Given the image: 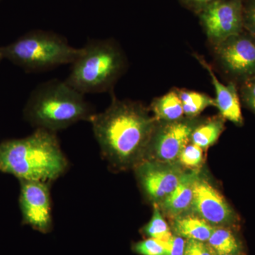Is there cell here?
I'll return each mask as SVG.
<instances>
[{"label": "cell", "instance_id": "obj_1", "mask_svg": "<svg viewBox=\"0 0 255 255\" xmlns=\"http://www.w3.org/2000/svg\"><path fill=\"white\" fill-rule=\"evenodd\" d=\"M140 102L114 97L110 107L90 119L102 155L115 168L135 167L145 159L159 122Z\"/></svg>", "mask_w": 255, "mask_h": 255}, {"label": "cell", "instance_id": "obj_2", "mask_svg": "<svg viewBox=\"0 0 255 255\" xmlns=\"http://www.w3.org/2000/svg\"><path fill=\"white\" fill-rule=\"evenodd\" d=\"M68 165L55 132L49 130L37 128L27 137L0 144V172L20 181L52 182Z\"/></svg>", "mask_w": 255, "mask_h": 255}, {"label": "cell", "instance_id": "obj_3", "mask_svg": "<svg viewBox=\"0 0 255 255\" xmlns=\"http://www.w3.org/2000/svg\"><path fill=\"white\" fill-rule=\"evenodd\" d=\"M23 117L36 128L55 132L80 121L90 122L95 110L82 95L59 80H49L32 91Z\"/></svg>", "mask_w": 255, "mask_h": 255}, {"label": "cell", "instance_id": "obj_4", "mask_svg": "<svg viewBox=\"0 0 255 255\" xmlns=\"http://www.w3.org/2000/svg\"><path fill=\"white\" fill-rule=\"evenodd\" d=\"M80 48L65 82L84 95L110 90L125 68L122 50L111 40L97 39Z\"/></svg>", "mask_w": 255, "mask_h": 255}, {"label": "cell", "instance_id": "obj_5", "mask_svg": "<svg viewBox=\"0 0 255 255\" xmlns=\"http://www.w3.org/2000/svg\"><path fill=\"white\" fill-rule=\"evenodd\" d=\"M3 59L9 60L28 73L46 71L72 64L80 55L68 40L51 31L34 30L6 46L0 47Z\"/></svg>", "mask_w": 255, "mask_h": 255}, {"label": "cell", "instance_id": "obj_6", "mask_svg": "<svg viewBox=\"0 0 255 255\" xmlns=\"http://www.w3.org/2000/svg\"><path fill=\"white\" fill-rule=\"evenodd\" d=\"M199 123L196 118L187 117L157 124L145 158L166 163L178 162L179 155L191 141V133Z\"/></svg>", "mask_w": 255, "mask_h": 255}, {"label": "cell", "instance_id": "obj_7", "mask_svg": "<svg viewBox=\"0 0 255 255\" xmlns=\"http://www.w3.org/2000/svg\"><path fill=\"white\" fill-rule=\"evenodd\" d=\"M198 15L206 36L215 46L239 35L244 26L241 0H219Z\"/></svg>", "mask_w": 255, "mask_h": 255}, {"label": "cell", "instance_id": "obj_8", "mask_svg": "<svg viewBox=\"0 0 255 255\" xmlns=\"http://www.w3.org/2000/svg\"><path fill=\"white\" fill-rule=\"evenodd\" d=\"M142 190L159 206L174 190L185 173L179 162L166 163L145 159L135 167Z\"/></svg>", "mask_w": 255, "mask_h": 255}, {"label": "cell", "instance_id": "obj_9", "mask_svg": "<svg viewBox=\"0 0 255 255\" xmlns=\"http://www.w3.org/2000/svg\"><path fill=\"white\" fill-rule=\"evenodd\" d=\"M20 184L19 206L23 224L40 233H49L53 220L48 183L22 180Z\"/></svg>", "mask_w": 255, "mask_h": 255}, {"label": "cell", "instance_id": "obj_10", "mask_svg": "<svg viewBox=\"0 0 255 255\" xmlns=\"http://www.w3.org/2000/svg\"><path fill=\"white\" fill-rule=\"evenodd\" d=\"M191 210L211 226H228L237 221L236 213L222 194L200 174L194 182Z\"/></svg>", "mask_w": 255, "mask_h": 255}, {"label": "cell", "instance_id": "obj_11", "mask_svg": "<svg viewBox=\"0 0 255 255\" xmlns=\"http://www.w3.org/2000/svg\"><path fill=\"white\" fill-rule=\"evenodd\" d=\"M216 55L224 68L238 76L255 75V43L241 34L216 45Z\"/></svg>", "mask_w": 255, "mask_h": 255}, {"label": "cell", "instance_id": "obj_12", "mask_svg": "<svg viewBox=\"0 0 255 255\" xmlns=\"http://www.w3.org/2000/svg\"><path fill=\"white\" fill-rule=\"evenodd\" d=\"M194 57L211 76L216 92V107L219 110L221 117L236 125H242L243 118L236 85L233 83L225 85L219 81L215 75L214 70L204 58L198 55H194Z\"/></svg>", "mask_w": 255, "mask_h": 255}, {"label": "cell", "instance_id": "obj_13", "mask_svg": "<svg viewBox=\"0 0 255 255\" xmlns=\"http://www.w3.org/2000/svg\"><path fill=\"white\" fill-rule=\"evenodd\" d=\"M199 175L198 169L184 174L180 182L167 199L159 204L161 210L169 217L175 219L191 210L194 196V184Z\"/></svg>", "mask_w": 255, "mask_h": 255}, {"label": "cell", "instance_id": "obj_14", "mask_svg": "<svg viewBox=\"0 0 255 255\" xmlns=\"http://www.w3.org/2000/svg\"><path fill=\"white\" fill-rule=\"evenodd\" d=\"M214 228L195 214H184L174 219L173 231L175 235L187 240L208 241Z\"/></svg>", "mask_w": 255, "mask_h": 255}, {"label": "cell", "instance_id": "obj_15", "mask_svg": "<svg viewBox=\"0 0 255 255\" xmlns=\"http://www.w3.org/2000/svg\"><path fill=\"white\" fill-rule=\"evenodd\" d=\"M149 109L159 123L176 122L184 118L182 102L176 90L155 99Z\"/></svg>", "mask_w": 255, "mask_h": 255}, {"label": "cell", "instance_id": "obj_16", "mask_svg": "<svg viewBox=\"0 0 255 255\" xmlns=\"http://www.w3.org/2000/svg\"><path fill=\"white\" fill-rule=\"evenodd\" d=\"M208 244L216 255H241L242 245L231 229L223 226L214 228Z\"/></svg>", "mask_w": 255, "mask_h": 255}, {"label": "cell", "instance_id": "obj_17", "mask_svg": "<svg viewBox=\"0 0 255 255\" xmlns=\"http://www.w3.org/2000/svg\"><path fill=\"white\" fill-rule=\"evenodd\" d=\"M224 124L222 117H214L198 124L191 133V142L203 149L214 145L224 130Z\"/></svg>", "mask_w": 255, "mask_h": 255}, {"label": "cell", "instance_id": "obj_18", "mask_svg": "<svg viewBox=\"0 0 255 255\" xmlns=\"http://www.w3.org/2000/svg\"><path fill=\"white\" fill-rule=\"evenodd\" d=\"M182 102L184 116L187 118H196L209 107H216V102L206 94L176 89Z\"/></svg>", "mask_w": 255, "mask_h": 255}, {"label": "cell", "instance_id": "obj_19", "mask_svg": "<svg viewBox=\"0 0 255 255\" xmlns=\"http://www.w3.org/2000/svg\"><path fill=\"white\" fill-rule=\"evenodd\" d=\"M142 233L148 238L163 242L168 241L172 237L170 228L161 214L158 206H154L152 219L142 228Z\"/></svg>", "mask_w": 255, "mask_h": 255}, {"label": "cell", "instance_id": "obj_20", "mask_svg": "<svg viewBox=\"0 0 255 255\" xmlns=\"http://www.w3.org/2000/svg\"><path fill=\"white\" fill-rule=\"evenodd\" d=\"M204 159L203 148L196 144H188L181 152L178 162L191 169H197Z\"/></svg>", "mask_w": 255, "mask_h": 255}, {"label": "cell", "instance_id": "obj_21", "mask_svg": "<svg viewBox=\"0 0 255 255\" xmlns=\"http://www.w3.org/2000/svg\"><path fill=\"white\" fill-rule=\"evenodd\" d=\"M132 251L140 255H168L167 242L154 238L137 242L132 246Z\"/></svg>", "mask_w": 255, "mask_h": 255}, {"label": "cell", "instance_id": "obj_22", "mask_svg": "<svg viewBox=\"0 0 255 255\" xmlns=\"http://www.w3.org/2000/svg\"><path fill=\"white\" fill-rule=\"evenodd\" d=\"M184 255H216L211 247L204 242L187 240Z\"/></svg>", "mask_w": 255, "mask_h": 255}, {"label": "cell", "instance_id": "obj_23", "mask_svg": "<svg viewBox=\"0 0 255 255\" xmlns=\"http://www.w3.org/2000/svg\"><path fill=\"white\" fill-rule=\"evenodd\" d=\"M243 96L246 103L255 113V75L247 78L243 87Z\"/></svg>", "mask_w": 255, "mask_h": 255}, {"label": "cell", "instance_id": "obj_24", "mask_svg": "<svg viewBox=\"0 0 255 255\" xmlns=\"http://www.w3.org/2000/svg\"><path fill=\"white\" fill-rule=\"evenodd\" d=\"M186 243L187 241L185 238L177 235L175 236L172 235L170 239L167 241L168 255H184Z\"/></svg>", "mask_w": 255, "mask_h": 255}, {"label": "cell", "instance_id": "obj_25", "mask_svg": "<svg viewBox=\"0 0 255 255\" xmlns=\"http://www.w3.org/2000/svg\"><path fill=\"white\" fill-rule=\"evenodd\" d=\"M179 1L187 9L198 14L208 6L219 0H179Z\"/></svg>", "mask_w": 255, "mask_h": 255}, {"label": "cell", "instance_id": "obj_26", "mask_svg": "<svg viewBox=\"0 0 255 255\" xmlns=\"http://www.w3.org/2000/svg\"><path fill=\"white\" fill-rule=\"evenodd\" d=\"M243 16H244V24H246L248 28L255 34V1L254 4L248 8L246 14Z\"/></svg>", "mask_w": 255, "mask_h": 255}, {"label": "cell", "instance_id": "obj_27", "mask_svg": "<svg viewBox=\"0 0 255 255\" xmlns=\"http://www.w3.org/2000/svg\"><path fill=\"white\" fill-rule=\"evenodd\" d=\"M2 60H4V59H3L2 55H1V50H0V63H1V61Z\"/></svg>", "mask_w": 255, "mask_h": 255}, {"label": "cell", "instance_id": "obj_28", "mask_svg": "<svg viewBox=\"0 0 255 255\" xmlns=\"http://www.w3.org/2000/svg\"></svg>", "mask_w": 255, "mask_h": 255}, {"label": "cell", "instance_id": "obj_29", "mask_svg": "<svg viewBox=\"0 0 255 255\" xmlns=\"http://www.w3.org/2000/svg\"><path fill=\"white\" fill-rule=\"evenodd\" d=\"M254 1H255V0H254Z\"/></svg>", "mask_w": 255, "mask_h": 255}]
</instances>
